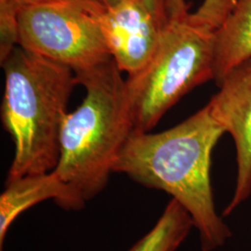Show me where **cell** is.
Segmentation results:
<instances>
[{"mask_svg": "<svg viewBox=\"0 0 251 251\" xmlns=\"http://www.w3.org/2000/svg\"><path fill=\"white\" fill-rule=\"evenodd\" d=\"M225 133L206 104L161 132L134 129L114 167V172L179 201L193 219L202 251H214L232 236L217 213L210 179L212 152Z\"/></svg>", "mask_w": 251, "mask_h": 251, "instance_id": "6da1fadb", "label": "cell"}, {"mask_svg": "<svg viewBox=\"0 0 251 251\" xmlns=\"http://www.w3.org/2000/svg\"><path fill=\"white\" fill-rule=\"evenodd\" d=\"M194 227L188 211L172 198L154 226L128 251H176Z\"/></svg>", "mask_w": 251, "mask_h": 251, "instance_id": "30bf717a", "label": "cell"}, {"mask_svg": "<svg viewBox=\"0 0 251 251\" xmlns=\"http://www.w3.org/2000/svg\"><path fill=\"white\" fill-rule=\"evenodd\" d=\"M86 96L66 115L54 173L79 210L106 187L118 155L134 131L126 80L112 59L75 75Z\"/></svg>", "mask_w": 251, "mask_h": 251, "instance_id": "7a4b0ae2", "label": "cell"}, {"mask_svg": "<svg viewBox=\"0 0 251 251\" xmlns=\"http://www.w3.org/2000/svg\"><path fill=\"white\" fill-rule=\"evenodd\" d=\"M146 9L161 25H166L169 23L167 13V0H141Z\"/></svg>", "mask_w": 251, "mask_h": 251, "instance_id": "4fadbf2b", "label": "cell"}, {"mask_svg": "<svg viewBox=\"0 0 251 251\" xmlns=\"http://www.w3.org/2000/svg\"><path fill=\"white\" fill-rule=\"evenodd\" d=\"M207 103L216 121L233 138L236 151L233 196L224 210L229 216L251 196V59L228 73Z\"/></svg>", "mask_w": 251, "mask_h": 251, "instance_id": "8992f818", "label": "cell"}, {"mask_svg": "<svg viewBox=\"0 0 251 251\" xmlns=\"http://www.w3.org/2000/svg\"><path fill=\"white\" fill-rule=\"evenodd\" d=\"M166 25L154 18L141 0H121L104 9L101 15L108 50L119 70L127 75L139 72L150 61Z\"/></svg>", "mask_w": 251, "mask_h": 251, "instance_id": "52a82bcc", "label": "cell"}, {"mask_svg": "<svg viewBox=\"0 0 251 251\" xmlns=\"http://www.w3.org/2000/svg\"><path fill=\"white\" fill-rule=\"evenodd\" d=\"M2 66V121L15 145L6 181L51 172L59 160L68 100L78 84L75 74L20 46Z\"/></svg>", "mask_w": 251, "mask_h": 251, "instance_id": "3957f363", "label": "cell"}, {"mask_svg": "<svg viewBox=\"0 0 251 251\" xmlns=\"http://www.w3.org/2000/svg\"><path fill=\"white\" fill-rule=\"evenodd\" d=\"M251 59V0H236L223 24L213 32L214 80Z\"/></svg>", "mask_w": 251, "mask_h": 251, "instance_id": "9c48e42d", "label": "cell"}, {"mask_svg": "<svg viewBox=\"0 0 251 251\" xmlns=\"http://www.w3.org/2000/svg\"><path fill=\"white\" fill-rule=\"evenodd\" d=\"M213 32L188 16L163 28L150 61L126 79L135 129L149 131L189 91L214 80Z\"/></svg>", "mask_w": 251, "mask_h": 251, "instance_id": "277c9868", "label": "cell"}, {"mask_svg": "<svg viewBox=\"0 0 251 251\" xmlns=\"http://www.w3.org/2000/svg\"><path fill=\"white\" fill-rule=\"evenodd\" d=\"M104 7L93 0H63L21 8L19 46L61 63L75 75L111 61L101 28Z\"/></svg>", "mask_w": 251, "mask_h": 251, "instance_id": "5b68a950", "label": "cell"}, {"mask_svg": "<svg viewBox=\"0 0 251 251\" xmlns=\"http://www.w3.org/2000/svg\"><path fill=\"white\" fill-rule=\"evenodd\" d=\"M21 7L12 0H0V62L4 63L19 46Z\"/></svg>", "mask_w": 251, "mask_h": 251, "instance_id": "7c38bea8", "label": "cell"}, {"mask_svg": "<svg viewBox=\"0 0 251 251\" xmlns=\"http://www.w3.org/2000/svg\"><path fill=\"white\" fill-rule=\"evenodd\" d=\"M236 0H167L169 22L186 18L198 26L214 31L235 5Z\"/></svg>", "mask_w": 251, "mask_h": 251, "instance_id": "8fae6325", "label": "cell"}, {"mask_svg": "<svg viewBox=\"0 0 251 251\" xmlns=\"http://www.w3.org/2000/svg\"><path fill=\"white\" fill-rule=\"evenodd\" d=\"M12 1L15 2L21 8H24V7H30V6H36V5H41V4H47V3L63 1V0H12Z\"/></svg>", "mask_w": 251, "mask_h": 251, "instance_id": "5bb4252c", "label": "cell"}, {"mask_svg": "<svg viewBox=\"0 0 251 251\" xmlns=\"http://www.w3.org/2000/svg\"><path fill=\"white\" fill-rule=\"evenodd\" d=\"M46 200L72 210L68 190L54 171L7 180L0 197V251L9 227L19 215Z\"/></svg>", "mask_w": 251, "mask_h": 251, "instance_id": "ba28073f", "label": "cell"}, {"mask_svg": "<svg viewBox=\"0 0 251 251\" xmlns=\"http://www.w3.org/2000/svg\"><path fill=\"white\" fill-rule=\"evenodd\" d=\"M93 1L97 2L98 4L101 5L105 9H108V8H112V7L116 6L121 0H93Z\"/></svg>", "mask_w": 251, "mask_h": 251, "instance_id": "9a60e30c", "label": "cell"}]
</instances>
